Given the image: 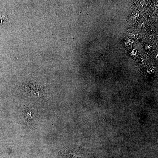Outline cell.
Here are the masks:
<instances>
[{
    "label": "cell",
    "mask_w": 158,
    "mask_h": 158,
    "mask_svg": "<svg viewBox=\"0 0 158 158\" xmlns=\"http://www.w3.org/2000/svg\"><path fill=\"white\" fill-rule=\"evenodd\" d=\"M37 113L36 109L30 105L24 107L23 115L19 119L21 126L24 128L32 129L37 122Z\"/></svg>",
    "instance_id": "1"
}]
</instances>
